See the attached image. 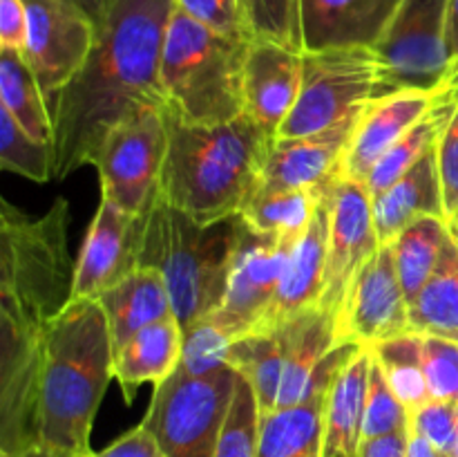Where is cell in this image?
Wrapping results in <instances>:
<instances>
[{"instance_id":"1","label":"cell","mask_w":458,"mask_h":457,"mask_svg":"<svg viewBox=\"0 0 458 457\" xmlns=\"http://www.w3.org/2000/svg\"><path fill=\"white\" fill-rule=\"evenodd\" d=\"M70 204L31 218L0 200V457L36 448V379L45 336L72 303Z\"/></svg>"},{"instance_id":"2","label":"cell","mask_w":458,"mask_h":457,"mask_svg":"<svg viewBox=\"0 0 458 457\" xmlns=\"http://www.w3.org/2000/svg\"><path fill=\"white\" fill-rule=\"evenodd\" d=\"M174 0H116L79 74L52 99L54 179L92 164L112 128L164 108L161 54Z\"/></svg>"},{"instance_id":"3","label":"cell","mask_w":458,"mask_h":457,"mask_svg":"<svg viewBox=\"0 0 458 457\" xmlns=\"http://www.w3.org/2000/svg\"><path fill=\"white\" fill-rule=\"evenodd\" d=\"M114 379V343L98 300H72L45 336L36 379V446L58 457L92 453L94 417Z\"/></svg>"},{"instance_id":"4","label":"cell","mask_w":458,"mask_h":457,"mask_svg":"<svg viewBox=\"0 0 458 457\" xmlns=\"http://www.w3.org/2000/svg\"><path fill=\"white\" fill-rule=\"evenodd\" d=\"M165 125L168 151L157 197L201 224L240 213L258 186L271 134L246 112L226 124H183L165 112Z\"/></svg>"},{"instance_id":"5","label":"cell","mask_w":458,"mask_h":457,"mask_svg":"<svg viewBox=\"0 0 458 457\" xmlns=\"http://www.w3.org/2000/svg\"><path fill=\"white\" fill-rule=\"evenodd\" d=\"M244 228L240 213L201 224L159 197L143 215L139 267H152L164 276L182 327L222 305Z\"/></svg>"},{"instance_id":"6","label":"cell","mask_w":458,"mask_h":457,"mask_svg":"<svg viewBox=\"0 0 458 457\" xmlns=\"http://www.w3.org/2000/svg\"><path fill=\"white\" fill-rule=\"evenodd\" d=\"M356 348L335 345L334 316L313 307L237 339L228 366L253 385L259 412L267 415L304 403L318 388L331 384Z\"/></svg>"},{"instance_id":"7","label":"cell","mask_w":458,"mask_h":457,"mask_svg":"<svg viewBox=\"0 0 458 457\" xmlns=\"http://www.w3.org/2000/svg\"><path fill=\"white\" fill-rule=\"evenodd\" d=\"M249 47L174 7L161 54L164 110L183 124H226L244 115Z\"/></svg>"},{"instance_id":"8","label":"cell","mask_w":458,"mask_h":457,"mask_svg":"<svg viewBox=\"0 0 458 457\" xmlns=\"http://www.w3.org/2000/svg\"><path fill=\"white\" fill-rule=\"evenodd\" d=\"M394 92L374 47L304 52L302 85L277 137H309L360 115L371 101Z\"/></svg>"},{"instance_id":"9","label":"cell","mask_w":458,"mask_h":457,"mask_svg":"<svg viewBox=\"0 0 458 457\" xmlns=\"http://www.w3.org/2000/svg\"><path fill=\"white\" fill-rule=\"evenodd\" d=\"M237 385L235 367L217 375L191 376L177 370L155 385L141 424L168 457H213L231 410Z\"/></svg>"},{"instance_id":"10","label":"cell","mask_w":458,"mask_h":457,"mask_svg":"<svg viewBox=\"0 0 458 457\" xmlns=\"http://www.w3.org/2000/svg\"><path fill=\"white\" fill-rule=\"evenodd\" d=\"M168 151L164 108H148L121 121L98 146L92 166L98 170L103 200L130 215H146L159 195L161 168Z\"/></svg>"},{"instance_id":"11","label":"cell","mask_w":458,"mask_h":457,"mask_svg":"<svg viewBox=\"0 0 458 457\" xmlns=\"http://www.w3.org/2000/svg\"><path fill=\"white\" fill-rule=\"evenodd\" d=\"M450 0H401L374 45L392 90H437L454 72L447 49Z\"/></svg>"},{"instance_id":"12","label":"cell","mask_w":458,"mask_h":457,"mask_svg":"<svg viewBox=\"0 0 458 457\" xmlns=\"http://www.w3.org/2000/svg\"><path fill=\"white\" fill-rule=\"evenodd\" d=\"M25 7L27 43L22 56L49 106L85 65L98 25L65 0H25Z\"/></svg>"},{"instance_id":"13","label":"cell","mask_w":458,"mask_h":457,"mask_svg":"<svg viewBox=\"0 0 458 457\" xmlns=\"http://www.w3.org/2000/svg\"><path fill=\"white\" fill-rule=\"evenodd\" d=\"M329 202V251L325 289L318 307L338 318L349 287L367 260L380 249L374 204L365 182L334 177L327 184Z\"/></svg>"},{"instance_id":"14","label":"cell","mask_w":458,"mask_h":457,"mask_svg":"<svg viewBox=\"0 0 458 457\" xmlns=\"http://www.w3.org/2000/svg\"><path fill=\"white\" fill-rule=\"evenodd\" d=\"M410 332V303L398 278L392 245L380 249L358 272L335 318V345L374 348Z\"/></svg>"},{"instance_id":"15","label":"cell","mask_w":458,"mask_h":457,"mask_svg":"<svg viewBox=\"0 0 458 457\" xmlns=\"http://www.w3.org/2000/svg\"><path fill=\"white\" fill-rule=\"evenodd\" d=\"M289 251V246L259 236L246 224L222 305L208 314L235 341L267 323Z\"/></svg>"},{"instance_id":"16","label":"cell","mask_w":458,"mask_h":457,"mask_svg":"<svg viewBox=\"0 0 458 457\" xmlns=\"http://www.w3.org/2000/svg\"><path fill=\"white\" fill-rule=\"evenodd\" d=\"M143 240V215L125 213L110 200L98 204L74 260L72 300H98L139 269Z\"/></svg>"},{"instance_id":"17","label":"cell","mask_w":458,"mask_h":457,"mask_svg":"<svg viewBox=\"0 0 458 457\" xmlns=\"http://www.w3.org/2000/svg\"><path fill=\"white\" fill-rule=\"evenodd\" d=\"M441 88H401L371 101L353 128L335 177L367 182L371 168L383 160L385 152L392 151L432 110Z\"/></svg>"},{"instance_id":"18","label":"cell","mask_w":458,"mask_h":457,"mask_svg":"<svg viewBox=\"0 0 458 457\" xmlns=\"http://www.w3.org/2000/svg\"><path fill=\"white\" fill-rule=\"evenodd\" d=\"M360 115L309 137L273 139L255 188L300 191V188H322L329 184L338 175L340 160L347 151Z\"/></svg>"},{"instance_id":"19","label":"cell","mask_w":458,"mask_h":457,"mask_svg":"<svg viewBox=\"0 0 458 457\" xmlns=\"http://www.w3.org/2000/svg\"><path fill=\"white\" fill-rule=\"evenodd\" d=\"M304 52L255 40L244 65V112L273 139L293 110L302 85Z\"/></svg>"},{"instance_id":"20","label":"cell","mask_w":458,"mask_h":457,"mask_svg":"<svg viewBox=\"0 0 458 457\" xmlns=\"http://www.w3.org/2000/svg\"><path fill=\"white\" fill-rule=\"evenodd\" d=\"M401 0H300L304 52L374 47Z\"/></svg>"},{"instance_id":"21","label":"cell","mask_w":458,"mask_h":457,"mask_svg":"<svg viewBox=\"0 0 458 457\" xmlns=\"http://www.w3.org/2000/svg\"><path fill=\"white\" fill-rule=\"evenodd\" d=\"M327 251H329V202H327L325 186V195H322L320 206H318L307 233L291 246L289 255H286L271 314L259 330L276 327L277 323L286 321L293 314L320 305L322 289H325Z\"/></svg>"},{"instance_id":"22","label":"cell","mask_w":458,"mask_h":457,"mask_svg":"<svg viewBox=\"0 0 458 457\" xmlns=\"http://www.w3.org/2000/svg\"><path fill=\"white\" fill-rule=\"evenodd\" d=\"M371 204H374V222L380 245H389L403 228L425 215L445 220L437 148L416 161L392 186L378 195H371Z\"/></svg>"},{"instance_id":"23","label":"cell","mask_w":458,"mask_h":457,"mask_svg":"<svg viewBox=\"0 0 458 457\" xmlns=\"http://www.w3.org/2000/svg\"><path fill=\"white\" fill-rule=\"evenodd\" d=\"M369 366L371 348L358 345L334 376L325 408L322 457H358L365 424Z\"/></svg>"},{"instance_id":"24","label":"cell","mask_w":458,"mask_h":457,"mask_svg":"<svg viewBox=\"0 0 458 457\" xmlns=\"http://www.w3.org/2000/svg\"><path fill=\"white\" fill-rule=\"evenodd\" d=\"M183 327L174 316L157 321L114 349V379L132 401L141 384L159 385L179 370Z\"/></svg>"},{"instance_id":"25","label":"cell","mask_w":458,"mask_h":457,"mask_svg":"<svg viewBox=\"0 0 458 457\" xmlns=\"http://www.w3.org/2000/svg\"><path fill=\"white\" fill-rule=\"evenodd\" d=\"M98 303L106 309L114 349L143 327L174 316L168 285L152 267L134 269L119 285L107 289Z\"/></svg>"},{"instance_id":"26","label":"cell","mask_w":458,"mask_h":457,"mask_svg":"<svg viewBox=\"0 0 458 457\" xmlns=\"http://www.w3.org/2000/svg\"><path fill=\"white\" fill-rule=\"evenodd\" d=\"M331 384L318 388L304 403L262 415L258 457H322Z\"/></svg>"},{"instance_id":"27","label":"cell","mask_w":458,"mask_h":457,"mask_svg":"<svg viewBox=\"0 0 458 457\" xmlns=\"http://www.w3.org/2000/svg\"><path fill=\"white\" fill-rule=\"evenodd\" d=\"M327 186V184H325ZM322 188H300V191H262L255 188L246 197L240 209L242 220L255 233L284 246H293L307 233L318 206H320Z\"/></svg>"},{"instance_id":"28","label":"cell","mask_w":458,"mask_h":457,"mask_svg":"<svg viewBox=\"0 0 458 457\" xmlns=\"http://www.w3.org/2000/svg\"><path fill=\"white\" fill-rule=\"evenodd\" d=\"M410 332L458 343V240L452 233L438 267L410 303Z\"/></svg>"},{"instance_id":"29","label":"cell","mask_w":458,"mask_h":457,"mask_svg":"<svg viewBox=\"0 0 458 457\" xmlns=\"http://www.w3.org/2000/svg\"><path fill=\"white\" fill-rule=\"evenodd\" d=\"M0 106L38 142L52 146V112L25 56L0 49Z\"/></svg>"},{"instance_id":"30","label":"cell","mask_w":458,"mask_h":457,"mask_svg":"<svg viewBox=\"0 0 458 457\" xmlns=\"http://www.w3.org/2000/svg\"><path fill=\"white\" fill-rule=\"evenodd\" d=\"M450 237V228L443 218L425 215V218L414 220L407 228H403L389 245L394 249V260H396L398 278L405 289L407 303L419 296L425 282L434 273L441 260L443 246Z\"/></svg>"},{"instance_id":"31","label":"cell","mask_w":458,"mask_h":457,"mask_svg":"<svg viewBox=\"0 0 458 457\" xmlns=\"http://www.w3.org/2000/svg\"><path fill=\"white\" fill-rule=\"evenodd\" d=\"M371 352H374L389 385L407 410H416L428 399H432L428 379H425L419 334H403L396 339L383 341V343L374 345Z\"/></svg>"},{"instance_id":"32","label":"cell","mask_w":458,"mask_h":457,"mask_svg":"<svg viewBox=\"0 0 458 457\" xmlns=\"http://www.w3.org/2000/svg\"><path fill=\"white\" fill-rule=\"evenodd\" d=\"M0 168L22 175L31 182L54 179L52 146L31 137L3 106H0Z\"/></svg>"},{"instance_id":"33","label":"cell","mask_w":458,"mask_h":457,"mask_svg":"<svg viewBox=\"0 0 458 457\" xmlns=\"http://www.w3.org/2000/svg\"><path fill=\"white\" fill-rule=\"evenodd\" d=\"M259 419H262V412H259L253 385L237 372L231 410L224 421L213 457H258Z\"/></svg>"},{"instance_id":"34","label":"cell","mask_w":458,"mask_h":457,"mask_svg":"<svg viewBox=\"0 0 458 457\" xmlns=\"http://www.w3.org/2000/svg\"><path fill=\"white\" fill-rule=\"evenodd\" d=\"M235 343L231 334L215 321L204 316L183 327V349L179 370L191 376H210L228 367V352Z\"/></svg>"},{"instance_id":"35","label":"cell","mask_w":458,"mask_h":457,"mask_svg":"<svg viewBox=\"0 0 458 457\" xmlns=\"http://www.w3.org/2000/svg\"><path fill=\"white\" fill-rule=\"evenodd\" d=\"M410 426V410L401 403L396 392L389 385L383 367L371 352L369 381H367V403L365 424H362V439L385 437V435L405 433Z\"/></svg>"},{"instance_id":"36","label":"cell","mask_w":458,"mask_h":457,"mask_svg":"<svg viewBox=\"0 0 458 457\" xmlns=\"http://www.w3.org/2000/svg\"><path fill=\"white\" fill-rule=\"evenodd\" d=\"M255 40H271L304 52L300 0H244Z\"/></svg>"},{"instance_id":"37","label":"cell","mask_w":458,"mask_h":457,"mask_svg":"<svg viewBox=\"0 0 458 457\" xmlns=\"http://www.w3.org/2000/svg\"><path fill=\"white\" fill-rule=\"evenodd\" d=\"M174 7L219 36L255 43L244 0H174Z\"/></svg>"},{"instance_id":"38","label":"cell","mask_w":458,"mask_h":457,"mask_svg":"<svg viewBox=\"0 0 458 457\" xmlns=\"http://www.w3.org/2000/svg\"><path fill=\"white\" fill-rule=\"evenodd\" d=\"M420 354H423V370L425 379H428L429 397L458 403L456 341L438 339V336H420Z\"/></svg>"},{"instance_id":"39","label":"cell","mask_w":458,"mask_h":457,"mask_svg":"<svg viewBox=\"0 0 458 457\" xmlns=\"http://www.w3.org/2000/svg\"><path fill=\"white\" fill-rule=\"evenodd\" d=\"M410 430L423 435L441 455H452L458 430V403L428 399L410 412Z\"/></svg>"},{"instance_id":"40","label":"cell","mask_w":458,"mask_h":457,"mask_svg":"<svg viewBox=\"0 0 458 457\" xmlns=\"http://www.w3.org/2000/svg\"><path fill=\"white\" fill-rule=\"evenodd\" d=\"M437 160L443 186V204H445V220H450L458 211V101L437 143Z\"/></svg>"},{"instance_id":"41","label":"cell","mask_w":458,"mask_h":457,"mask_svg":"<svg viewBox=\"0 0 458 457\" xmlns=\"http://www.w3.org/2000/svg\"><path fill=\"white\" fill-rule=\"evenodd\" d=\"M98 457H168L155 435L143 424L134 426L125 435L97 453Z\"/></svg>"},{"instance_id":"42","label":"cell","mask_w":458,"mask_h":457,"mask_svg":"<svg viewBox=\"0 0 458 457\" xmlns=\"http://www.w3.org/2000/svg\"><path fill=\"white\" fill-rule=\"evenodd\" d=\"M27 7L25 0H0V49L25 52Z\"/></svg>"},{"instance_id":"43","label":"cell","mask_w":458,"mask_h":457,"mask_svg":"<svg viewBox=\"0 0 458 457\" xmlns=\"http://www.w3.org/2000/svg\"><path fill=\"white\" fill-rule=\"evenodd\" d=\"M358 457H407V430L385 437L362 439Z\"/></svg>"},{"instance_id":"44","label":"cell","mask_w":458,"mask_h":457,"mask_svg":"<svg viewBox=\"0 0 458 457\" xmlns=\"http://www.w3.org/2000/svg\"><path fill=\"white\" fill-rule=\"evenodd\" d=\"M65 3L83 9V12L88 13L97 25H101L103 18L107 16V12H110V7L116 3V0H65Z\"/></svg>"},{"instance_id":"45","label":"cell","mask_w":458,"mask_h":457,"mask_svg":"<svg viewBox=\"0 0 458 457\" xmlns=\"http://www.w3.org/2000/svg\"><path fill=\"white\" fill-rule=\"evenodd\" d=\"M407 457H441V453L423 435L407 428Z\"/></svg>"},{"instance_id":"46","label":"cell","mask_w":458,"mask_h":457,"mask_svg":"<svg viewBox=\"0 0 458 457\" xmlns=\"http://www.w3.org/2000/svg\"><path fill=\"white\" fill-rule=\"evenodd\" d=\"M447 49L452 63L458 65V0H450V21H447Z\"/></svg>"},{"instance_id":"47","label":"cell","mask_w":458,"mask_h":457,"mask_svg":"<svg viewBox=\"0 0 458 457\" xmlns=\"http://www.w3.org/2000/svg\"><path fill=\"white\" fill-rule=\"evenodd\" d=\"M21 457H58V455H54V453H49V451H45V448H31V451H27V453H22Z\"/></svg>"},{"instance_id":"48","label":"cell","mask_w":458,"mask_h":457,"mask_svg":"<svg viewBox=\"0 0 458 457\" xmlns=\"http://www.w3.org/2000/svg\"><path fill=\"white\" fill-rule=\"evenodd\" d=\"M447 228H450L452 236H454L456 240H458V211H456L454 215H452L450 220H447Z\"/></svg>"},{"instance_id":"49","label":"cell","mask_w":458,"mask_h":457,"mask_svg":"<svg viewBox=\"0 0 458 457\" xmlns=\"http://www.w3.org/2000/svg\"><path fill=\"white\" fill-rule=\"evenodd\" d=\"M450 457H458V430H456V442H454V451H452Z\"/></svg>"},{"instance_id":"50","label":"cell","mask_w":458,"mask_h":457,"mask_svg":"<svg viewBox=\"0 0 458 457\" xmlns=\"http://www.w3.org/2000/svg\"><path fill=\"white\" fill-rule=\"evenodd\" d=\"M85 457H98V455H97V453L92 451V453H89V455H85Z\"/></svg>"},{"instance_id":"51","label":"cell","mask_w":458,"mask_h":457,"mask_svg":"<svg viewBox=\"0 0 458 457\" xmlns=\"http://www.w3.org/2000/svg\"><path fill=\"white\" fill-rule=\"evenodd\" d=\"M441 457H450V455H441Z\"/></svg>"}]
</instances>
